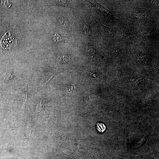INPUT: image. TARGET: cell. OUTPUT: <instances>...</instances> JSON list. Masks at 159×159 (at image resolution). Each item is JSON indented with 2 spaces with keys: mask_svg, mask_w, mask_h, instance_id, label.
<instances>
[{
  "mask_svg": "<svg viewBox=\"0 0 159 159\" xmlns=\"http://www.w3.org/2000/svg\"><path fill=\"white\" fill-rule=\"evenodd\" d=\"M110 159H148L147 156L142 155H134L130 154L125 153L120 155L117 153L113 151Z\"/></svg>",
  "mask_w": 159,
  "mask_h": 159,
  "instance_id": "6da1fadb",
  "label": "cell"
},
{
  "mask_svg": "<svg viewBox=\"0 0 159 159\" xmlns=\"http://www.w3.org/2000/svg\"><path fill=\"white\" fill-rule=\"evenodd\" d=\"M97 125L96 128L100 132L103 133L106 130V127L104 124L98 122L97 123Z\"/></svg>",
  "mask_w": 159,
  "mask_h": 159,
  "instance_id": "7a4b0ae2",
  "label": "cell"
},
{
  "mask_svg": "<svg viewBox=\"0 0 159 159\" xmlns=\"http://www.w3.org/2000/svg\"><path fill=\"white\" fill-rule=\"evenodd\" d=\"M76 89L77 88L75 85L72 84L67 86L66 88V90L68 93H72L74 92Z\"/></svg>",
  "mask_w": 159,
  "mask_h": 159,
  "instance_id": "3957f363",
  "label": "cell"
},
{
  "mask_svg": "<svg viewBox=\"0 0 159 159\" xmlns=\"http://www.w3.org/2000/svg\"><path fill=\"white\" fill-rule=\"evenodd\" d=\"M53 40L56 42L58 43L62 39V36L59 34L56 33L53 36Z\"/></svg>",
  "mask_w": 159,
  "mask_h": 159,
  "instance_id": "277c9868",
  "label": "cell"
},
{
  "mask_svg": "<svg viewBox=\"0 0 159 159\" xmlns=\"http://www.w3.org/2000/svg\"><path fill=\"white\" fill-rule=\"evenodd\" d=\"M27 85L25 87V90H24V96H25L24 99L25 100V101H26L28 97V92H27Z\"/></svg>",
  "mask_w": 159,
  "mask_h": 159,
  "instance_id": "5b68a950",
  "label": "cell"
},
{
  "mask_svg": "<svg viewBox=\"0 0 159 159\" xmlns=\"http://www.w3.org/2000/svg\"><path fill=\"white\" fill-rule=\"evenodd\" d=\"M5 77L7 78V79H8V80H9L12 78V76L10 74H6L5 75Z\"/></svg>",
  "mask_w": 159,
  "mask_h": 159,
  "instance_id": "8992f818",
  "label": "cell"
}]
</instances>
